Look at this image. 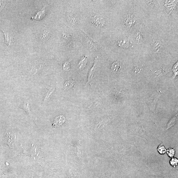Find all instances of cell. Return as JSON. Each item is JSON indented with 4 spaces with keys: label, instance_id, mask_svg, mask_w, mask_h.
<instances>
[{
    "label": "cell",
    "instance_id": "cell-1",
    "mask_svg": "<svg viewBox=\"0 0 178 178\" xmlns=\"http://www.w3.org/2000/svg\"><path fill=\"white\" fill-rule=\"evenodd\" d=\"M42 63L40 62H34L31 64L29 67V71L32 75H35L41 69Z\"/></svg>",
    "mask_w": 178,
    "mask_h": 178
},
{
    "label": "cell",
    "instance_id": "cell-2",
    "mask_svg": "<svg viewBox=\"0 0 178 178\" xmlns=\"http://www.w3.org/2000/svg\"><path fill=\"white\" fill-rule=\"evenodd\" d=\"M15 136L13 128H10L6 134V141L9 145H12L14 143Z\"/></svg>",
    "mask_w": 178,
    "mask_h": 178
},
{
    "label": "cell",
    "instance_id": "cell-3",
    "mask_svg": "<svg viewBox=\"0 0 178 178\" xmlns=\"http://www.w3.org/2000/svg\"><path fill=\"white\" fill-rule=\"evenodd\" d=\"M50 32L48 29H44L42 31L39 36V40L40 42L43 43L46 42L49 37Z\"/></svg>",
    "mask_w": 178,
    "mask_h": 178
},
{
    "label": "cell",
    "instance_id": "cell-4",
    "mask_svg": "<svg viewBox=\"0 0 178 178\" xmlns=\"http://www.w3.org/2000/svg\"><path fill=\"white\" fill-rule=\"evenodd\" d=\"M4 34V35L5 42L6 44L8 46H11L12 45L14 42V38L12 36L8 33V32L5 31H3Z\"/></svg>",
    "mask_w": 178,
    "mask_h": 178
},
{
    "label": "cell",
    "instance_id": "cell-5",
    "mask_svg": "<svg viewBox=\"0 0 178 178\" xmlns=\"http://www.w3.org/2000/svg\"><path fill=\"white\" fill-rule=\"evenodd\" d=\"M65 118L63 115H60L54 119L53 125L55 126H58L62 125L65 121Z\"/></svg>",
    "mask_w": 178,
    "mask_h": 178
},
{
    "label": "cell",
    "instance_id": "cell-6",
    "mask_svg": "<svg viewBox=\"0 0 178 178\" xmlns=\"http://www.w3.org/2000/svg\"><path fill=\"white\" fill-rule=\"evenodd\" d=\"M121 68V63L119 61L114 62L111 66V71L114 73H116L120 70Z\"/></svg>",
    "mask_w": 178,
    "mask_h": 178
},
{
    "label": "cell",
    "instance_id": "cell-7",
    "mask_svg": "<svg viewBox=\"0 0 178 178\" xmlns=\"http://www.w3.org/2000/svg\"><path fill=\"white\" fill-rule=\"evenodd\" d=\"M96 59H95V60L94 64L93 65V67L89 71L88 75V82H87V83H86V85H87V84H88V83L90 82V81H91L92 79H93V74H94L96 67Z\"/></svg>",
    "mask_w": 178,
    "mask_h": 178
},
{
    "label": "cell",
    "instance_id": "cell-8",
    "mask_svg": "<svg viewBox=\"0 0 178 178\" xmlns=\"http://www.w3.org/2000/svg\"><path fill=\"white\" fill-rule=\"evenodd\" d=\"M143 65L140 63L134 66L133 71L136 75H138L143 70Z\"/></svg>",
    "mask_w": 178,
    "mask_h": 178
},
{
    "label": "cell",
    "instance_id": "cell-9",
    "mask_svg": "<svg viewBox=\"0 0 178 178\" xmlns=\"http://www.w3.org/2000/svg\"><path fill=\"white\" fill-rule=\"evenodd\" d=\"M87 57H85L80 61L78 65V67L79 69L83 70L85 67L87 62Z\"/></svg>",
    "mask_w": 178,
    "mask_h": 178
},
{
    "label": "cell",
    "instance_id": "cell-10",
    "mask_svg": "<svg viewBox=\"0 0 178 178\" xmlns=\"http://www.w3.org/2000/svg\"><path fill=\"white\" fill-rule=\"evenodd\" d=\"M74 84L73 80H67L65 83L64 85L65 90H67L72 88Z\"/></svg>",
    "mask_w": 178,
    "mask_h": 178
},
{
    "label": "cell",
    "instance_id": "cell-11",
    "mask_svg": "<svg viewBox=\"0 0 178 178\" xmlns=\"http://www.w3.org/2000/svg\"><path fill=\"white\" fill-rule=\"evenodd\" d=\"M157 150L161 154H164L167 151V150L163 144H161L159 145L157 149Z\"/></svg>",
    "mask_w": 178,
    "mask_h": 178
},
{
    "label": "cell",
    "instance_id": "cell-12",
    "mask_svg": "<svg viewBox=\"0 0 178 178\" xmlns=\"http://www.w3.org/2000/svg\"><path fill=\"white\" fill-rule=\"evenodd\" d=\"M55 89V88L54 87H52V88H50V89H49V91L47 92V93L46 96H45V98H44V102H46L47 101V100L48 99L49 97H50V96L52 94L53 91Z\"/></svg>",
    "mask_w": 178,
    "mask_h": 178
},
{
    "label": "cell",
    "instance_id": "cell-13",
    "mask_svg": "<svg viewBox=\"0 0 178 178\" xmlns=\"http://www.w3.org/2000/svg\"><path fill=\"white\" fill-rule=\"evenodd\" d=\"M175 149L170 148L167 150V155L169 157L171 158H173L175 154Z\"/></svg>",
    "mask_w": 178,
    "mask_h": 178
},
{
    "label": "cell",
    "instance_id": "cell-14",
    "mask_svg": "<svg viewBox=\"0 0 178 178\" xmlns=\"http://www.w3.org/2000/svg\"><path fill=\"white\" fill-rule=\"evenodd\" d=\"M178 160L176 158H172L170 160V164L171 166L174 167L177 166L178 164Z\"/></svg>",
    "mask_w": 178,
    "mask_h": 178
},
{
    "label": "cell",
    "instance_id": "cell-15",
    "mask_svg": "<svg viewBox=\"0 0 178 178\" xmlns=\"http://www.w3.org/2000/svg\"><path fill=\"white\" fill-rule=\"evenodd\" d=\"M70 64L69 62H65L63 65V69L65 71H68L70 69Z\"/></svg>",
    "mask_w": 178,
    "mask_h": 178
},
{
    "label": "cell",
    "instance_id": "cell-16",
    "mask_svg": "<svg viewBox=\"0 0 178 178\" xmlns=\"http://www.w3.org/2000/svg\"><path fill=\"white\" fill-rule=\"evenodd\" d=\"M24 108H25L26 111L29 113L30 111V108L29 103H28V102L26 101L25 103L24 104Z\"/></svg>",
    "mask_w": 178,
    "mask_h": 178
}]
</instances>
